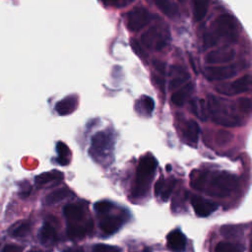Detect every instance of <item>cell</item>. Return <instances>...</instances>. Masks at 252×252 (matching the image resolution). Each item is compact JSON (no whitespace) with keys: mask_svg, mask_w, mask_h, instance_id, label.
<instances>
[{"mask_svg":"<svg viewBox=\"0 0 252 252\" xmlns=\"http://www.w3.org/2000/svg\"><path fill=\"white\" fill-rule=\"evenodd\" d=\"M237 39L238 29L234 18L228 14H221L214 20L210 31L205 33L203 47L206 50L216 46L220 41L233 43Z\"/></svg>","mask_w":252,"mask_h":252,"instance_id":"cell-1","label":"cell"},{"mask_svg":"<svg viewBox=\"0 0 252 252\" xmlns=\"http://www.w3.org/2000/svg\"><path fill=\"white\" fill-rule=\"evenodd\" d=\"M208 109L212 120L221 126L231 128L241 124V119L234 112L232 107H229V102L220 97L210 94L208 95Z\"/></svg>","mask_w":252,"mask_h":252,"instance_id":"cell-2","label":"cell"},{"mask_svg":"<svg viewBox=\"0 0 252 252\" xmlns=\"http://www.w3.org/2000/svg\"><path fill=\"white\" fill-rule=\"evenodd\" d=\"M238 185V178L235 175L227 172H216L210 178H208L207 174L204 188L207 187L206 192L212 197L224 198L236 190Z\"/></svg>","mask_w":252,"mask_h":252,"instance_id":"cell-3","label":"cell"},{"mask_svg":"<svg viewBox=\"0 0 252 252\" xmlns=\"http://www.w3.org/2000/svg\"><path fill=\"white\" fill-rule=\"evenodd\" d=\"M158 161L151 156L144 157L137 168L136 182L133 188V196L136 198H142L149 191L151 181L155 175Z\"/></svg>","mask_w":252,"mask_h":252,"instance_id":"cell-4","label":"cell"},{"mask_svg":"<svg viewBox=\"0 0 252 252\" xmlns=\"http://www.w3.org/2000/svg\"><path fill=\"white\" fill-rule=\"evenodd\" d=\"M142 44L148 49L160 51L166 46V37L158 27L148 29L141 36Z\"/></svg>","mask_w":252,"mask_h":252,"instance_id":"cell-5","label":"cell"},{"mask_svg":"<svg viewBox=\"0 0 252 252\" xmlns=\"http://www.w3.org/2000/svg\"><path fill=\"white\" fill-rule=\"evenodd\" d=\"M110 137L105 132H97L92 138L90 154L95 159L104 158L110 151Z\"/></svg>","mask_w":252,"mask_h":252,"instance_id":"cell-6","label":"cell"},{"mask_svg":"<svg viewBox=\"0 0 252 252\" xmlns=\"http://www.w3.org/2000/svg\"><path fill=\"white\" fill-rule=\"evenodd\" d=\"M151 22V14L149 11L142 7L137 6L129 11L127 15L128 29L132 32H138L146 27Z\"/></svg>","mask_w":252,"mask_h":252,"instance_id":"cell-7","label":"cell"},{"mask_svg":"<svg viewBox=\"0 0 252 252\" xmlns=\"http://www.w3.org/2000/svg\"><path fill=\"white\" fill-rule=\"evenodd\" d=\"M237 74L236 65H215L204 69V75L209 81H224Z\"/></svg>","mask_w":252,"mask_h":252,"instance_id":"cell-8","label":"cell"},{"mask_svg":"<svg viewBox=\"0 0 252 252\" xmlns=\"http://www.w3.org/2000/svg\"><path fill=\"white\" fill-rule=\"evenodd\" d=\"M235 57V50L229 45H224L215 50L209 51L205 55V62L209 65L215 66L219 64H225L232 61Z\"/></svg>","mask_w":252,"mask_h":252,"instance_id":"cell-9","label":"cell"},{"mask_svg":"<svg viewBox=\"0 0 252 252\" xmlns=\"http://www.w3.org/2000/svg\"><path fill=\"white\" fill-rule=\"evenodd\" d=\"M252 79L250 76L245 75L233 81L230 84H222L216 87V90L225 95H234L241 93H244L248 90Z\"/></svg>","mask_w":252,"mask_h":252,"instance_id":"cell-10","label":"cell"},{"mask_svg":"<svg viewBox=\"0 0 252 252\" xmlns=\"http://www.w3.org/2000/svg\"><path fill=\"white\" fill-rule=\"evenodd\" d=\"M191 204L196 215L201 218L210 216L218 209V205L215 202L200 196H194L191 200Z\"/></svg>","mask_w":252,"mask_h":252,"instance_id":"cell-11","label":"cell"},{"mask_svg":"<svg viewBox=\"0 0 252 252\" xmlns=\"http://www.w3.org/2000/svg\"><path fill=\"white\" fill-rule=\"evenodd\" d=\"M93 221L89 220L84 224L73 222L67 226V235L70 239H80L93 230Z\"/></svg>","mask_w":252,"mask_h":252,"instance_id":"cell-12","label":"cell"},{"mask_svg":"<svg viewBox=\"0 0 252 252\" xmlns=\"http://www.w3.org/2000/svg\"><path fill=\"white\" fill-rule=\"evenodd\" d=\"M200 131V126L196 121L188 120L183 130V137L185 142L192 147H196L198 144Z\"/></svg>","mask_w":252,"mask_h":252,"instance_id":"cell-13","label":"cell"},{"mask_svg":"<svg viewBox=\"0 0 252 252\" xmlns=\"http://www.w3.org/2000/svg\"><path fill=\"white\" fill-rule=\"evenodd\" d=\"M166 240L168 248L174 252H181L186 247L185 235L179 229H174L170 231L167 235Z\"/></svg>","mask_w":252,"mask_h":252,"instance_id":"cell-14","label":"cell"},{"mask_svg":"<svg viewBox=\"0 0 252 252\" xmlns=\"http://www.w3.org/2000/svg\"><path fill=\"white\" fill-rule=\"evenodd\" d=\"M78 104V98L76 95H67L55 104V110L59 115H68L72 113Z\"/></svg>","mask_w":252,"mask_h":252,"instance_id":"cell-15","label":"cell"},{"mask_svg":"<svg viewBox=\"0 0 252 252\" xmlns=\"http://www.w3.org/2000/svg\"><path fill=\"white\" fill-rule=\"evenodd\" d=\"M122 223H123V220L120 217L110 216L101 220L99 223V227L104 234L109 235L116 232L120 228Z\"/></svg>","mask_w":252,"mask_h":252,"instance_id":"cell-16","label":"cell"},{"mask_svg":"<svg viewBox=\"0 0 252 252\" xmlns=\"http://www.w3.org/2000/svg\"><path fill=\"white\" fill-rule=\"evenodd\" d=\"M64 178V174L58 170H52L43 172L34 178V182L37 186H45L50 183H59Z\"/></svg>","mask_w":252,"mask_h":252,"instance_id":"cell-17","label":"cell"},{"mask_svg":"<svg viewBox=\"0 0 252 252\" xmlns=\"http://www.w3.org/2000/svg\"><path fill=\"white\" fill-rule=\"evenodd\" d=\"M191 111L202 121H206L209 115V109L207 101L204 98H193L190 101Z\"/></svg>","mask_w":252,"mask_h":252,"instance_id":"cell-18","label":"cell"},{"mask_svg":"<svg viewBox=\"0 0 252 252\" xmlns=\"http://www.w3.org/2000/svg\"><path fill=\"white\" fill-rule=\"evenodd\" d=\"M73 195H74L73 192H71L67 188L57 189V190H54V191H52V192H50L49 194L46 195V197L44 199V204L45 205L57 204V203H59L63 200H66L68 198H72Z\"/></svg>","mask_w":252,"mask_h":252,"instance_id":"cell-19","label":"cell"},{"mask_svg":"<svg viewBox=\"0 0 252 252\" xmlns=\"http://www.w3.org/2000/svg\"><path fill=\"white\" fill-rule=\"evenodd\" d=\"M193 91V85L192 83H187L185 86H182L179 90H177L172 95H171V101L173 104L177 106H182L189 95L191 94Z\"/></svg>","mask_w":252,"mask_h":252,"instance_id":"cell-20","label":"cell"},{"mask_svg":"<svg viewBox=\"0 0 252 252\" xmlns=\"http://www.w3.org/2000/svg\"><path fill=\"white\" fill-rule=\"evenodd\" d=\"M65 218L72 222H79L83 220L85 212L83 208L79 205H67L63 209Z\"/></svg>","mask_w":252,"mask_h":252,"instance_id":"cell-21","label":"cell"},{"mask_svg":"<svg viewBox=\"0 0 252 252\" xmlns=\"http://www.w3.org/2000/svg\"><path fill=\"white\" fill-rule=\"evenodd\" d=\"M38 239L43 245H51L56 240V231L54 227L49 223L42 225L38 232Z\"/></svg>","mask_w":252,"mask_h":252,"instance_id":"cell-22","label":"cell"},{"mask_svg":"<svg viewBox=\"0 0 252 252\" xmlns=\"http://www.w3.org/2000/svg\"><path fill=\"white\" fill-rule=\"evenodd\" d=\"M154 3L159 11L169 18H174L178 15L177 6L170 0H154Z\"/></svg>","mask_w":252,"mask_h":252,"instance_id":"cell-23","label":"cell"},{"mask_svg":"<svg viewBox=\"0 0 252 252\" xmlns=\"http://www.w3.org/2000/svg\"><path fill=\"white\" fill-rule=\"evenodd\" d=\"M210 0H192L193 17L196 22L202 21L207 15Z\"/></svg>","mask_w":252,"mask_h":252,"instance_id":"cell-24","label":"cell"},{"mask_svg":"<svg viewBox=\"0 0 252 252\" xmlns=\"http://www.w3.org/2000/svg\"><path fill=\"white\" fill-rule=\"evenodd\" d=\"M175 185V181H171L168 184H165L164 181L162 179H159L158 181L156 182L155 184V194L157 196L161 195V198L163 201H166L168 199V197L170 196L173 187Z\"/></svg>","mask_w":252,"mask_h":252,"instance_id":"cell-25","label":"cell"},{"mask_svg":"<svg viewBox=\"0 0 252 252\" xmlns=\"http://www.w3.org/2000/svg\"><path fill=\"white\" fill-rule=\"evenodd\" d=\"M56 152H57V158L56 161L60 165H67L70 162V157L71 153L67 145L63 142H58L56 144Z\"/></svg>","mask_w":252,"mask_h":252,"instance_id":"cell-26","label":"cell"},{"mask_svg":"<svg viewBox=\"0 0 252 252\" xmlns=\"http://www.w3.org/2000/svg\"><path fill=\"white\" fill-rule=\"evenodd\" d=\"M137 110L140 113H146L150 115L155 109V102L150 96H142V98L137 102Z\"/></svg>","mask_w":252,"mask_h":252,"instance_id":"cell-27","label":"cell"},{"mask_svg":"<svg viewBox=\"0 0 252 252\" xmlns=\"http://www.w3.org/2000/svg\"><path fill=\"white\" fill-rule=\"evenodd\" d=\"M232 139H233L232 133H230L229 131L224 130V129L219 130L215 136V141H216L217 145H219L220 147L228 145L232 141Z\"/></svg>","mask_w":252,"mask_h":252,"instance_id":"cell-28","label":"cell"},{"mask_svg":"<svg viewBox=\"0 0 252 252\" xmlns=\"http://www.w3.org/2000/svg\"><path fill=\"white\" fill-rule=\"evenodd\" d=\"M216 252H243V248L235 243L221 241L217 244Z\"/></svg>","mask_w":252,"mask_h":252,"instance_id":"cell-29","label":"cell"},{"mask_svg":"<svg viewBox=\"0 0 252 252\" xmlns=\"http://www.w3.org/2000/svg\"><path fill=\"white\" fill-rule=\"evenodd\" d=\"M30 230H31V224L29 222H21L15 225V227L11 231V234L14 237H24L29 234Z\"/></svg>","mask_w":252,"mask_h":252,"instance_id":"cell-30","label":"cell"},{"mask_svg":"<svg viewBox=\"0 0 252 252\" xmlns=\"http://www.w3.org/2000/svg\"><path fill=\"white\" fill-rule=\"evenodd\" d=\"M189 79H190V75H189L188 73L174 77V78L169 82V85H168L169 91L177 90L178 88L182 87V85L185 84Z\"/></svg>","mask_w":252,"mask_h":252,"instance_id":"cell-31","label":"cell"},{"mask_svg":"<svg viewBox=\"0 0 252 252\" xmlns=\"http://www.w3.org/2000/svg\"><path fill=\"white\" fill-rule=\"evenodd\" d=\"M238 110L244 114H249L252 111V100L248 97H240L237 99Z\"/></svg>","mask_w":252,"mask_h":252,"instance_id":"cell-32","label":"cell"},{"mask_svg":"<svg viewBox=\"0 0 252 252\" xmlns=\"http://www.w3.org/2000/svg\"><path fill=\"white\" fill-rule=\"evenodd\" d=\"M111 208H112V204L110 202H108V201H105V200L98 201L94 206V209L95 210V212L100 213V214L107 213Z\"/></svg>","mask_w":252,"mask_h":252,"instance_id":"cell-33","label":"cell"},{"mask_svg":"<svg viewBox=\"0 0 252 252\" xmlns=\"http://www.w3.org/2000/svg\"><path fill=\"white\" fill-rule=\"evenodd\" d=\"M92 252H121V250L118 247L107 244H96Z\"/></svg>","mask_w":252,"mask_h":252,"instance_id":"cell-34","label":"cell"},{"mask_svg":"<svg viewBox=\"0 0 252 252\" xmlns=\"http://www.w3.org/2000/svg\"><path fill=\"white\" fill-rule=\"evenodd\" d=\"M131 46H132V49L135 51V53L140 57L142 58L143 60H147L148 58V55L146 54V52L143 50L142 46L140 45V43H138V41L134 38L131 39Z\"/></svg>","mask_w":252,"mask_h":252,"instance_id":"cell-35","label":"cell"},{"mask_svg":"<svg viewBox=\"0 0 252 252\" xmlns=\"http://www.w3.org/2000/svg\"><path fill=\"white\" fill-rule=\"evenodd\" d=\"M154 67L155 69L160 74V75H167V64L165 62H162L160 60H155L154 61Z\"/></svg>","mask_w":252,"mask_h":252,"instance_id":"cell-36","label":"cell"},{"mask_svg":"<svg viewBox=\"0 0 252 252\" xmlns=\"http://www.w3.org/2000/svg\"><path fill=\"white\" fill-rule=\"evenodd\" d=\"M23 246L17 244H8L2 249V252H23Z\"/></svg>","mask_w":252,"mask_h":252,"instance_id":"cell-37","label":"cell"},{"mask_svg":"<svg viewBox=\"0 0 252 252\" xmlns=\"http://www.w3.org/2000/svg\"><path fill=\"white\" fill-rule=\"evenodd\" d=\"M154 80H155V83L159 87V89L163 92L164 91V79L159 77V76H154Z\"/></svg>","mask_w":252,"mask_h":252,"instance_id":"cell-38","label":"cell"},{"mask_svg":"<svg viewBox=\"0 0 252 252\" xmlns=\"http://www.w3.org/2000/svg\"><path fill=\"white\" fill-rule=\"evenodd\" d=\"M62 252H85V251L82 247H70L63 250Z\"/></svg>","mask_w":252,"mask_h":252,"instance_id":"cell-39","label":"cell"},{"mask_svg":"<svg viewBox=\"0 0 252 252\" xmlns=\"http://www.w3.org/2000/svg\"><path fill=\"white\" fill-rule=\"evenodd\" d=\"M103 4H105V5H114V4H116L119 0H100Z\"/></svg>","mask_w":252,"mask_h":252,"instance_id":"cell-40","label":"cell"},{"mask_svg":"<svg viewBox=\"0 0 252 252\" xmlns=\"http://www.w3.org/2000/svg\"><path fill=\"white\" fill-rule=\"evenodd\" d=\"M189 61H190V64H191V66H192V69H193V70H194V72L197 74L198 72H197V69H196L195 63H194V61H193V58H192V56H191V55H189Z\"/></svg>","mask_w":252,"mask_h":252,"instance_id":"cell-41","label":"cell"},{"mask_svg":"<svg viewBox=\"0 0 252 252\" xmlns=\"http://www.w3.org/2000/svg\"><path fill=\"white\" fill-rule=\"evenodd\" d=\"M249 252H252V241L250 243V247H249Z\"/></svg>","mask_w":252,"mask_h":252,"instance_id":"cell-42","label":"cell"},{"mask_svg":"<svg viewBox=\"0 0 252 252\" xmlns=\"http://www.w3.org/2000/svg\"><path fill=\"white\" fill-rule=\"evenodd\" d=\"M142 252H150L149 250H144V251H142Z\"/></svg>","mask_w":252,"mask_h":252,"instance_id":"cell-43","label":"cell"},{"mask_svg":"<svg viewBox=\"0 0 252 252\" xmlns=\"http://www.w3.org/2000/svg\"><path fill=\"white\" fill-rule=\"evenodd\" d=\"M30 252H40V251H35V250H34V251H30Z\"/></svg>","mask_w":252,"mask_h":252,"instance_id":"cell-44","label":"cell"}]
</instances>
